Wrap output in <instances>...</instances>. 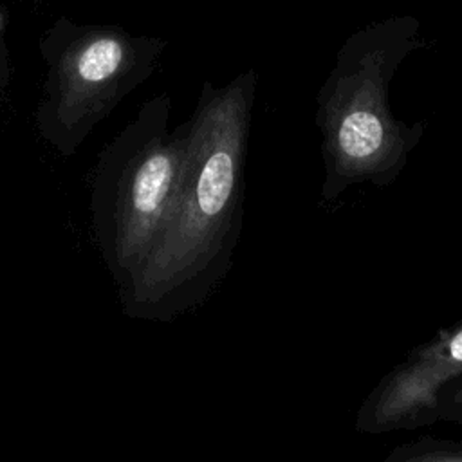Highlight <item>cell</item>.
<instances>
[{
  "instance_id": "cell-5",
  "label": "cell",
  "mask_w": 462,
  "mask_h": 462,
  "mask_svg": "<svg viewBox=\"0 0 462 462\" xmlns=\"http://www.w3.org/2000/svg\"><path fill=\"white\" fill-rule=\"evenodd\" d=\"M132 63V49L116 34L88 38L63 63L61 105L69 114L105 94Z\"/></svg>"
},
{
  "instance_id": "cell-6",
  "label": "cell",
  "mask_w": 462,
  "mask_h": 462,
  "mask_svg": "<svg viewBox=\"0 0 462 462\" xmlns=\"http://www.w3.org/2000/svg\"><path fill=\"white\" fill-rule=\"evenodd\" d=\"M399 462H462V451H435L401 458Z\"/></svg>"
},
{
  "instance_id": "cell-2",
  "label": "cell",
  "mask_w": 462,
  "mask_h": 462,
  "mask_svg": "<svg viewBox=\"0 0 462 462\" xmlns=\"http://www.w3.org/2000/svg\"><path fill=\"white\" fill-rule=\"evenodd\" d=\"M426 45L419 18L392 14L359 27L339 47L316 110L327 199L357 182L384 186L404 168L426 126L401 121L388 94L401 63Z\"/></svg>"
},
{
  "instance_id": "cell-8",
  "label": "cell",
  "mask_w": 462,
  "mask_h": 462,
  "mask_svg": "<svg viewBox=\"0 0 462 462\" xmlns=\"http://www.w3.org/2000/svg\"><path fill=\"white\" fill-rule=\"evenodd\" d=\"M0 34H2V18H0Z\"/></svg>"
},
{
  "instance_id": "cell-3",
  "label": "cell",
  "mask_w": 462,
  "mask_h": 462,
  "mask_svg": "<svg viewBox=\"0 0 462 462\" xmlns=\"http://www.w3.org/2000/svg\"><path fill=\"white\" fill-rule=\"evenodd\" d=\"M186 132L146 141L96 193L94 240L117 292L137 274L173 213Z\"/></svg>"
},
{
  "instance_id": "cell-7",
  "label": "cell",
  "mask_w": 462,
  "mask_h": 462,
  "mask_svg": "<svg viewBox=\"0 0 462 462\" xmlns=\"http://www.w3.org/2000/svg\"><path fill=\"white\" fill-rule=\"evenodd\" d=\"M446 393L444 395H439V397H446V410L462 420V384H458L457 388H444Z\"/></svg>"
},
{
  "instance_id": "cell-4",
  "label": "cell",
  "mask_w": 462,
  "mask_h": 462,
  "mask_svg": "<svg viewBox=\"0 0 462 462\" xmlns=\"http://www.w3.org/2000/svg\"><path fill=\"white\" fill-rule=\"evenodd\" d=\"M462 374V325L408 357L375 392L363 428L390 430L439 415V395Z\"/></svg>"
},
{
  "instance_id": "cell-1",
  "label": "cell",
  "mask_w": 462,
  "mask_h": 462,
  "mask_svg": "<svg viewBox=\"0 0 462 462\" xmlns=\"http://www.w3.org/2000/svg\"><path fill=\"white\" fill-rule=\"evenodd\" d=\"M256 72L206 83L186 132L173 213L132 282L117 292L130 318L166 319L191 298L222 249L244 177Z\"/></svg>"
}]
</instances>
